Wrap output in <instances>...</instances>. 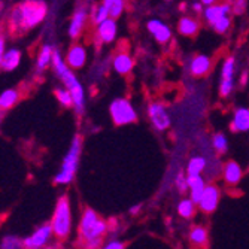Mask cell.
Instances as JSON below:
<instances>
[{
	"label": "cell",
	"mask_w": 249,
	"mask_h": 249,
	"mask_svg": "<svg viewBox=\"0 0 249 249\" xmlns=\"http://www.w3.org/2000/svg\"><path fill=\"white\" fill-rule=\"evenodd\" d=\"M48 15V3L45 0H24L11 12L9 27L14 35L30 32L40 26Z\"/></svg>",
	"instance_id": "cell-1"
},
{
	"label": "cell",
	"mask_w": 249,
	"mask_h": 249,
	"mask_svg": "<svg viewBox=\"0 0 249 249\" xmlns=\"http://www.w3.org/2000/svg\"><path fill=\"white\" fill-rule=\"evenodd\" d=\"M109 233V222L94 209L85 208L78 224V245L81 249H100Z\"/></svg>",
	"instance_id": "cell-2"
},
{
	"label": "cell",
	"mask_w": 249,
	"mask_h": 249,
	"mask_svg": "<svg viewBox=\"0 0 249 249\" xmlns=\"http://www.w3.org/2000/svg\"><path fill=\"white\" fill-rule=\"evenodd\" d=\"M53 69L57 75V78L63 82L64 88L71 93L73 100V109L78 115H82L85 112V89L75 75V72L66 64L64 58L61 57L58 50H54L53 53Z\"/></svg>",
	"instance_id": "cell-3"
},
{
	"label": "cell",
	"mask_w": 249,
	"mask_h": 249,
	"mask_svg": "<svg viewBox=\"0 0 249 249\" xmlns=\"http://www.w3.org/2000/svg\"><path fill=\"white\" fill-rule=\"evenodd\" d=\"M82 138L79 134H75L71 142V146L67 149L66 155L63 157V161L60 166V170L54 176V182L57 185L66 187L71 185L78 173L79 163H81V155H82Z\"/></svg>",
	"instance_id": "cell-4"
},
{
	"label": "cell",
	"mask_w": 249,
	"mask_h": 249,
	"mask_svg": "<svg viewBox=\"0 0 249 249\" xmlns=\"http://www.w3.org/2000/svg\"><path fill=\"white\" fill-rule=\"evenodd\" d=\"M50 224L53 227L54 237L60 240H66L71 236L73 229V212H72V203L69 196L63 194L58 197Z\"/></svg>",
	"instance_id": "cell-5"
},
{
	"label": "cell",
	"mask_w": 249,
	"mask_h": 249,
	"mask_svg": "<svg viewBox=\"0 0 249 249\" xmlns=\"http://www.w3.org/2000/svg\"><path fill=\"white\" fill-rule=\"evenodd\" d=\"M237 85V60L234 55H227L222 60L219 71V85L218 93L219 97L229 99L234 93Z\"/></svg>",
	"instance_id": "cell-6"
},
{
	"label": "cell",
	"mask_w": 249,
	"mask_h": 249,
	"mask_svg": "<svg viewBox=\"0 0 249 249\" xmlns=\"http://www.w3.org/2000/svg\"><path fill=\"white\" fill-rule=\"evenodd\" d=\"M109 115H110L112 123L118 127L134 124L139 118V114H138V110H136L134 105L125 97H118L110 102Z\"/></svg>",
	"instance_id": "cell-7"
},
{
	"label": "cell",
	"mask_w": 249,
	"mask_h": 249,
	"mask_svg": "<svg viewBox=\"0 0 249 249\" xmlns=\"http://www.w3.org/2000/svg\"><path fill=\"white\" fill-rule=\"evenodd\" d=\"M146 115L152 128L158 133H164L172 125V115L166 103L160 100H152L148 103Z\"/></svg>",
	"instance_id": "cell-8"
},
{
	"label": "cell",
	"mask_w": 249,
	"mask_h": 249,
	"mask_svg": "<svg viewBox=\"0 0 249 249\" xmlns=\"http://www.w3.org/2000/svg\"><path fill=\"white\" fill-rule=\"evenodd\" d=\"M54 237L53 227L50 222L40 224L33 233H30L27 237L22 239V246L24 249H42L45 246L51 245V240Z\"/></svg>",
	"instance_id": "cell-9"
},
{
	"label": "cell",
	"mask_w": 249,
	"mask_h": 249,
	"mask_svg": "<svg viewBox=\"0 0 249 249\" xmlns=\"http://www.w3.org/2000/svg\"><path fill=\"white\" fill-rule=\"evenodd\" d=\"M219 201H221V188L213 182H208L205 191H203L197 203V211L203 212L205 215H211L218 209Z\"/></svg>",
	"instance_id": "cell-10"
},
{
	"label": "cell",
	"mask_w": 249,
	"mask_h": 249,
	"mask_svg": "<svg viewBox=\"0 0 249 249\" xmlns=\"http://www.w3.org/2000/svg\"><path fill=\"white\" fill-rule=\"evenodd\" d=\"M213 69V58L208 54H194L188 60L187 71L193 78H205Z\"/></svg>",
	"instance_id": "cell-11"
},
{
	"label": "cell",
	"mask_w": 249,
	"mask_h": 249,
	"mask_svg": "<svg viewBox=\"0 0 249 249\" xmlns=\"http://www.w3.org/2000/svg\"><path fill=\"white\" fill-rule=\"evenodd\" d=\"M146 30L152 36V39L160 45H167L173 37L172 27L167 24L166 21H163L160 18L148 19L146 21Z\"/></svg>",
	"instance_id": "cell-12"
},
{
	"label": "cell",
	"mask_w": 249,
	"mask_h": 249,
	"mask_svg": "<svg viewBox=\"0 0 249 249\" xmlns=\"http://www.w3.org/2000/svg\"><path fill=\"white\" fill-rule=\"evenodd\" d=\"M221 179L227 187H237L243 179V167L234 160L225 161L221 169Z\"/></svg>",
	"instance_id": "cell-13"
},
{
	"label": "cell",
	"mask_w": 249,
	"mask_h": 249,
	"mask_svg": "<svg viewBox=\"0 0 249 249\" xmlns=\"http://www.w3.org/2000/svg\"><path fill=\"white\" fill-rule=\"evenodd\" d=\"M227 15H233L231 5L229 3V0L227 2H218V3L205 6L201 12L203 21H205L208 26H212L216 19H219L222 17H227Z\"/></svg>",
	"instance_id": "cell-14"
},
{
	"label": "cell",
	"mask_w": 249,
	"mask_h": 249,
	"mask_svg": "<svg viewBox=\"0 0 249 249\" xmlns=\"http://www.w3.org/2000/svg\"><path fill=\"white\" fill-rule=\"evenodd\" d=\"M88 60V54H87V48L81 43H75L69 48V51L66 53L64 61L66 64L71 67L72 71H81L84 69V66L87 64Z\"/></svg>",
	"instance_id": "cell-15"
},
{
	"label": "cell",
	"mask_w": 249,
	"mask_h": 249,
	"mask_svg": "<svg viewBox=\"0 0 249 249\" xmlns=\"http://www.w3.org/2000/svg\"><path fill=\"white\" fill-rule=\"evenodd\" d=\"M96 35H97V40L103 45H110L117 40V36H118V22L115 18H107L105 19L103 22L97 26V30H96Z\"/></svg>",
	"instance_id": "cell-16"
},
{
	"label": "cell",
	"mask_w": 249,
	"mask_h": 249,
	"mask_svg": "<svg viewBox=\"0 0 249 249\" xmlns=\"http://www.w3.org/2000/svg\"><path fill=\"white\" fill-rule=\"evenodd\" d=\"M89 17V12L87 11V8H78L69 22V29H67V36H69L72 40H76L78 37H81L85 26H87V19Z\"/></svg>",
	"instance_id": "cell-17"
},
{
	"label": "cell",
	"mask_w": 249,
	"mask_h": 249,
	"mask_svg": "<svg viewBox=\"0 0 249 249\" xmlns=\"http://www.w3.org/2000/svg\"><path fill=\"white\" fill-rule=\"evenodd\" d=\"M230 130L233 133H248L249 131V107L237 106L230 120Z\"/></svg>",
	"instance_id": "cell-18"
},
{
	"label": "cell",
	"mask_w": 249,
	"mask_h": 249,
	"mask_svg": "<svg viewBox=\"0 0 249 249\" xmlns=\"http://www.w3.org/2000/svg\"><path fill=\"white\" fill-rule=\"evenodd\" d=\"M201 29V21L194 15H182L178 21V33L184 37H194Z\"/></svg>",
	"instance_id": "cell-19"
},
{
	"label": "cell",
	"mask_w": 249,
	"mask_h": 249,
	"mask_svg": "<svg viewBox=\"0 0 249 249\" xmlns=\"http://www.w3.org/2000/svg\"><path fill=\"white\" fill-rule=\"evenodd\" d=\"M112 67L118 75L127 76L134 67V58L128 51H118L112 58Z\"/></svg>",
	"instance_id": "cell-20"
},
{
	"label": "cell",
	"mask_w": 249,
	"mask_h": 249,
	"mask_svg": "<svg viewBox=\"0 0 249 249\" xmlns=\"http://www.w3.org/2000/svg\"><path fill=\"white\" fill-rule=\"evenodd\" d=\"M208 157L203 155V154H197L190 157V160L187 161L185 166V175L187 176H200V175H205L206 169H208Z\"/></svg>",
	"instance_id": "cell-21"
},
{
	"label": "cell",
	"mask_w": 249,
	"mask_h": 249,
	"mask_svg": "<svg viewBox=\"0 0 249 249\" xmlns=\"http://www.w3.org/2000/svg\"><path fill=\"white\" fill-rule=\"evenodd\" d=\"M187 182H188V197L197 205L203 191H205L208 180L205 176L200 175V176H187Z\"/></svg>",
	"instance_id": "cell-22"
},
{
	"label": "cell",
	"mask_w": 249,
	"mask_h": 249,
	"mask_svg": "<svg viewBox=\"0 0 249 249\" xmlns=\"http://www.w3.org/2000/svg\"><path fill=\"white\" fill-rule=\"evenodd\" d=\"M22 58V53L18 48H9L5 51L2 63H0V69L3 72H14L19 66Z\"/></svg>",
	"instance_id": "cell-23"
},
{
	"label": "cell",
	"mask_w": 249,
	"mask_h": 249,
	"mask_svg": "<svg viewBox=\"0 0 249 249\" xmlns=\"http://www.w3.org/2000/svg\"><path fill=\"white\" fill-rule=\"evenodd\" d=\"M209 143H211V149H212L218 157L225 155V154L229 152V149H230L229 138H227V136H225L224 133H221V131H216V133H213V134L211 136Z\"/></svg>",
	"instance_id": "cell-24"
},
{
	"label": "cell",
	"mask_w": 249,
	"mask_h": 249,
	"mask_svg": "<svg viewBox=\"0 0 249 249\" xmlns=\"http://www.w3.org/2000/svg\"><path fill=\"white\" fill-rule=\"evenodd\" d=\"M176 212L178 215L182 218V219H193L196 212H197V205L196 203L190 198V197H184V198H180L178 201V205H176Z\"/></svg>",
	"instance_id": "cell-25"
},
{
	"label": "cell",
	"mask_w": 249,
	"mask_h": 249,
	"mask_svg": "<svg viewBox=\"0 0 249 249\" xmlns=\"http://www.w3.org/2000/svg\"><path fill=\"white\" fill-rule=\"evenodd\" d=\"M53 53H54V48L51 47V45H48V43L42 45V48L36 57V71L39 73L48 69V66L53 61Z\"/></svg>",
	"instance_id": "cell-26"
},
{
	"label": "cell",
	"mask_w": 249,
	"mask_h": 249,
	"mask_svg": "<svg viewBox=\"0 0 249 249\" xmlns=\"http://www.w3.org/2000/svg\"><path fill=\"white\" fill-rule=\"evenodd\" d=\"M208 239H209V233H208L206 227H203V225H194L188 233V240L191 242V245H194L197 248L206 246Z\"/></svg>",
	"instance_id": "cell-27"
},
{
	"label": "cell",
	"mask_w": 249,
	"mask_h": 249,
	"mask_svg": "<svg viewBox=\"0 0 249 249\" xmlns=\"http://www.w3.org/2000/svg\"><path fill=\"white\" fill-rule=\"evenodd\" d=\"M19 91L15 88H9V89H5V91L0 94V110H6V109H11L12 106H15L18 102H19Z\"/></svg>",
	"instance_id": "cell-28"
},
{
	"label": "cell",
	"mask_w": 249,
	"mask_h": 249,
	"mask_svg": "<svg viewBox=\"0 0 249 249\" xmlns=\"http://www.w3.org/2000/svg\"><path fill=\"white\" fill-rule=\"evenodd\" d=\"M102 5L107 9L110 18H120L125 11V0H102Z\"/></svg>",
	"instance_id": "cell-29"
},
{
	"label": "cell",
	"mask_w": 249,
	"mask_h": 249,
	"mask_svg": "<svg viewBox=\"0 0 249 249\" xmlns=\"http://www.w3.org/2000/svg\"><path fill=\"white\" fill-rule=\"evenodd\" d=\"M54 96H55L57 102H58L63 107H66V109L73 107L72 96H71V93L67 91V89H66L64 87H58V88H55V89H54Z\"/></svg>",
	"instance_id": "cell-30"
},
{
	"label": "cell",
	"mask_w": 249,
	"mask_h": 249,
	"mask_svg": "<svg viewBox=\"0 0 249 249\" xmlns=\"http://www.w3.org/2000/svg\"><path fill=\"white\" fill-rule=\"evenodd\" d=\"M231 24H233V19H231V15H227V17H222L219 19H216L213 24L211 26L212 30L218 35H225L230 29H231Z\"/></svg>",
	"instance_id": "cell-31"
},
{
	"label": "cell",
	"mask_w": 249,
	"mask_h": 249,
	"mask_svg": "<svg viewBox=\"0 0 249 249\" xmlns=\"http://www.w3.org/2000/svg\"><path fill=\"white\" fill-rule=\"evenodd\" d=\"M89 18H91V22L97 27V26L100 24V22H103L105 19L109 18V12H107V9L100 3V5H96V6L91 9V12H89Z\"/></svg>",
	"instance_id": "cell-32"
},
{
	"label": "cell",
	"mask_w": 249,
	"mask_h": 249,
	"mask_svg": "<svg viewBox=\"0 0 249 249\" xmlns=\"http://www.w3.org/2000/svg\"><path fill=\"white\" fill-rule=\"evenodd\" d=\"M0 249H24L22 239L15 234H8L0 242Z\"/></svg>",
	"instance_id": "cell-33"
},
{
	"label": "cell",
	"mask_w": 249,
	"mask_h": 249,
	"mask_svg": "<svg viewBox=\"0 0 249 249\" xmlns=\"http://www.w3.org/2000/svg\"><path fill=\"white\" fill-rule=\"evenodd\" d=\"M175 187L179 194H187L188 193V182H187V175L179 172L175 176Z\"/></svg>",
	"instance_id": "cell-34"
},
{
	"label": "cell",
	"mask_w": 249,
	"mask_h": 249,
	"mask_svg": "<svg viewBox=\"0 0 249 249\" xmlns=\"http://www.w3.org/2000/svg\"><path fill=\"white\" fill-rule=\"evenodd\" d=\"M231 5V12L234 15H243L248 8V0H229Z\"/></svg>",
	"instance_id": "cell-35"
},
{
	"label": "cell",
	"mask_w": 249,
	"mask_h": 249,
	"mask_svg": "<svg viewBox=\"0 0 249 249\" xmlns=\"http://www.w3.org/2000/svg\"><path fill=\"white\" fill-rule=\"evenodd\" d=\"M100 249H125V242H123L117 237H112L110 240L103 242Z\"/></svg>",
	"instance_id": "cell-36"
},
{
	"label": "cell",
	"mask_w": 249,
	"mask_h": 249,
	"mask_svg": "<svg viewBox=\"0 0 249 249\" xmlns=\"http://www.w3.org/2000/svg\"><path fill=\"white\" fill-rule=\"evenodd\" d=\"M249 84V71H242L239 73V85L240 87H246Z\"/></svg>",
	"instance_id": "cell-37"
},
{
	"label": "cell",
	"mask_w": 249,
	"mask_h": 249,
	"mask_svg": "<svg viewBox=\"0 0 249 249\" xmlns=\"http://www.w3.org/2000/svg\"><path fill=\"white\" fill-rule=\"evenodd\" d=\"M5 51H6V39L2 33H0V63H2Z\"/></svg>",
	"instance_id": "cell-38"
},
{
	"label": "cell",
	"mask_w": 249,
	"mask_h": 249,
	"mask_svg": "<svg viewBox=\"0 0 249 249\" xmlns=\"http://www.w3.org/2000/svg\"><path fill=\"white\" fill-rule=\"evenodd\" d=\"M190 8H191V11H193L194 14H201V12H203V8H205V6L201 5L200 0H197V2H193V3H191Z\"/></svg>",
	"instance_id": "cell-39"
},
{
	"label": "cell",
	"mask_w": 249,
	"mask_h": 249,
	"mask_svg": "<svg viewBox=\"0 0 249 249\" xmlns=\"http://www.w3.org/2000/svg\"><path fill=\"white\" fill-rule=\"evenodd\" d=\"M142 209H143V206L141 205V203H138V205H134V206H131V208L128 209V212H130V215L136 216V215H139V213L142 212Z\"/></svg>",
	"instance_id": "cell-40"
},
{
	"label": "cell",
	"mask_w": 249,
	"mask_h": 249,
	"mask_svg": "<svg viewBox=\"0 0 249 249\" xmlns=\"http://www.w3.org/2000/svg\"><path fill=\"white\" fill-rule=\"evenodd\" d=\"M188 8H190V5H188L187 2H182V3H179V6H178L179 12H187V11H188Z\"/></svg>",
	"instance_id": "cell-41"
},
{
	"label": "cell",
	"mask_w": 249,
	"mask_h": 249,
	"mask_svg": "<svg viewBox=\"0 0 249 249\" xmlns=\"http://www.w3.org/2000/svg\"><path fill=\"white\" fill-rule=\"evenodd\" d=\"M200 2H201L203 6H209V5H213V3L221 2V0H200Z\"/></svg>",
	"instance_id": "cell-42"
},
{
	"label": "cell",
	"mask_w": 249,
	"mask_h": 249,
	"mask_svg": "<svg viewBox=\"0 0 249 249\" xmlns=\"http://www.w3.org/2000/svg\"><path fill=\"white\" fill-rule=\"evenodd\" d=\"M42 249H57V246H55V245H48V246H45V248H42Z\"/></svg>",
	"instance_id": "cell-43"
},
{
	"label": "cell",
	"mask_w": 249,
	"mask_h": 249,
	"mask_svg": "<svg viewBox=\"0 0 249 249\" xmlns=\"http://www.w3.org/2000/svg\"><path fill=\"white\" fill-rule=\"evenodd\" d=\"M167 2H172V0H167Z\"/></svg>",
	"instance_id": "cell-44"
},
{
	"label": "cell",
	"mask_w": 249,
	"mask_h": 249,
	"mask_svg": "<svg viewBox=\"0 0 249 249\" xmlns=\"http://www.w3.org/2000/svg\"><path fill=\"white\" fill-rule=\"evenodd\" d=\"M0 120H2V117H0Z\"/></svg>",
	"instance_id": "cell-45"
}]
</instances>
